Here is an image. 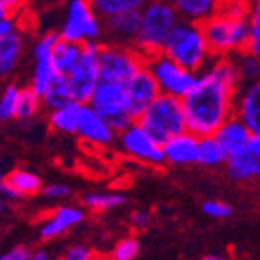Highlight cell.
Wrapping results in <instances>:
<instances>
[{
	"label": "cell",
	"mask_w": 260,
	"mask_h": 260,
	"mask_svg": "<svg viewBox=\"0 0 260 260\" xmlns=\"http://www.w3.org/2000/svg\"><path fill=\"white\" fill-rule=\"evenodd\" d=\"M60 39L75 44L99 42L104 39V24L91 8L89 0H71L62 24Z\"/></svg>",
	"instance_id": "8"
},
{
	"label": "cell",
	"mask_w": 260,
	"mask_h": 260,
	"mask_svg": "<svg viewBox=\"0 0 260 260\" xmlns=\"http://www.w3.org/2000/svg\"><path fill=\"white\" fill-rule=\"evenodd\" d=\"M40 99L35 93L33 87H22L18 93V104H17V118L18 120H31L40 109Z\"/></svg>",
	"instance_id": "31"
},
{
	"label": "cell",
	"mask_w": 260,
	"mask_h": 260,
	"mask_svg": "<svg viewBox=\"0 0 260 260\" xmlns=\"http://www.w3.org/2000/svg\"><path fill=\"white\" fill-rule=\"evenodd\" d=\"M235 64H237V70H239L240 84L247 86V84H253L256 80H260V58L251 53L242 51L239 55H235Z\"/></svg>",
	"instance_id": "29"
},
{
	"label": "cell",
	"mask_w": 260,
	"mask_h": 260,
	"mask_svg": "<svg viewBox=\"0 0 260 260\" xmlns=\"http://www.w3.org/2000/svg\"><path fill=\"white\" fill-rule=\"evenodd\" d=\"M102 42L84 44V51L77 68L68 75L73 100L78 104H89L96 86L100 84L99 51Z\"/></svg>",
	"instance_id": "9"
},
{
	"label": "cell",
	"mask_w": 260,
	"mask_h": 260,
	"mask_svg": "<svg viewBox=\"0 0 260 260\" xmlns=\"http://www.w3.org/2000/svg\"><path fill=\"white\" fill-rule=\"evenodd\" d=\"M89 4L100 17V20H106V18L120 13L142 11L144 6L148 4V0H89Z\"/></svg>",
	"instance_id": "25"
},
{
	"label": "cell",
	"mask_w": 260,
	"mask_h": 260,
	"mask_svg": "<svg viewBox=\"0 0 260 260\" xmlns=\"http://www.w3.org/2000/svg\"><path fill=\"white\" fill-rule=\"evenodd\" d=\"M84 51V44L68 42L64 39H58V42L53 48V56H55V64L58 68V73L70 75L77 68L80 56Z\"/></svg>",
	"instance_id": "24"
},
{
	"label": "cell",
	"mask_w": 260,
	"mask_h": 260,
	"mask_svg": "<svg viewBox=\"0 0 260 260\" xmlns=\"http://www.w3.org/2000/svg\"><path fill=\"white\" fill-rule=\"evenodd\" d=\"M118 146L127 156L142 164L155 166V168L166 164L162 144L148 129H144L137 120L118 133Z\"/></svg>",
	"instance_id": "11"
},
{
	"label": "cell",
	"mask_w": 260,
	"mask_h": 260,
	"mask_svg": "<svg viewBox=\"0 0 260 260\" xmlns=\"http://www.w3.org/2000/svg\"><path fill=\"white\" fill-rule=\"evenodd\" d=\"M199 148L200 139L197 135L189 133V131L177 135V137L162 144L166 162L173 166L199 164Z\"/></svg>",
	"instance_id": "16"
},
{
	"label": "cell",
	"mask_w": 260,
	"mask_h": 260,
	"mask_svg": "<svg viewBox=\"0 0 260 260\" xmlns=\"http://www.w3.org/2000/svg\"><path fill=\"white\" fill-rule=\"evenodd\" d=\"M31 253L29 249H26V247H15V249H11V251L4 253V255H0V260H29Z\"/></svg>",
	"instance_id": "39"
},
{
	"label": "cell",
	"mask_w": 260,
	"mask_h": 260,
	"mask_svg": "<svg viewBox=\"0 0 260 260\" xmlns=\"http://www.w3.org/2000/svg\"><path fill=\"white\" fill-rule=\"evenodd\" d=\"M242 84L233 56H213L197 75V82L182 99L187 131L199 139L213 137L231 117Z\"/></svg>",
	"instance_id": "1"
},
{
	"label": "cell",
	"mask_w": 260,
	"mask_h": 260,
	"mask_svg": "<svg viewBox=\"0 0 260 260\" xmlns=\"http://www.w3.org/2000/svg\"><path fill=\"white\" fill-rule=\"evenodd\" d=\"M0 193L4 197H8V199H11V200H17V199H22V195L18 193L17 189H15L11 184L8 182V180H4V182H0Z\"/></svg>",
	"instance_id": "42"
},
{
	"label": "cell",
	"mask_w": 260,
	"mask_h": 260,
	"mask_svg": "<svg viewBox=\"0 0 260 260\" xmlns=\"http://www.w3.org/2000/svg\"><path fill=\"white\" fill-rule=\"evenodd\" d=\"M29 260H51V256H49L48 251H42V249H40V251L31 253Z\"/></svg>",
	"instance_id": "43"
},
{
	"label": "cell",
	"mask_w": 260,
	"mask_h": 260,
	"mask_svg": "<svg viewBox=\"0 0 260 260\" xmlns=\"http://www.w3.org/2000/svg\"><path fill=\"white\" fill-rule=\"evenodd\" d=\"M246 51L260 58V0L249 2V39Z\"/></svg>",
	"instance_id": "32"
},
{
	"label": "cell",
	"mask_w": 260,
	"mask_h": 260,
	"mask_svg": "<svg viewBox=\"0 0 260 260\" xmlns=\"http://www.w3.org/2000/svg\"><path fill=\"white\" fill-rule=\"evenodd\" d=\"M89 106L108 122L115 133H120L135 122L131 117L129 95H127L126 84L100 80Z\"/></svg>",
	"instance_id": "7"
},
{
	"label": "cell",
	"mask_w": 260,
	"mask_h": 260,
	"mask_svg": "<svg viewBox=\"0 0 260 260\" xmlns=\"http://www.w3.org/2000/svg\"><path fill=\"white\" fill-rule=\"evenodd\" d=\"M0 209H2V200H0Z\"/></svg>",
	"instance_id": "48"
},
{
	"label": "cell",
	"mask_w": 260,
	"mask_h": 260,
	"mask_svg": "<svg viewBox=\"0 0 260 260\" xmlns=\"http://www.w3.org/2000/svg\"><path fill=\"white\" fill-rule=\"evenodd\" d=\"M60 39V33L49 31L35 46V73L31 80V87L35 89L37 95L42 99L44 93L48 91L49 86L58 77V68L55 64V56H53V48Z\"/></svg>",
	"instance_id": "12"
},
{
	"label": "cell",
	"mask_w": 260,
	"mask_h": 260,
	"mask_svg": "<svg viewBox=\"0 0 260 260\" xmlns=\"http://www.w3.org/2000/svg\"><path fill=\"white\" fill-rule=\"evenodd\" d=\"M249 148H251L253 151L260 153V135H253L251 142H249Z\"/></svg>",
	"instance_id": "44"
},
{
	"label": "cell",
	"mask_w": 260,
	"mask_h": 260,
	"mask_svg": "<svg viewBox=\"0 0 260 260\" xmlns=\"http://www.w3.org/2000/svg\"><path fill=\"white\" fill-rule=\"evenodd\" d=\"M129 222L137 231H144L146 228H149L153 222V217L149 211H144V209H139V211L131 213Z\"/></svg>",
	"instance_id": "37"
},
{
	"label": "cell",
	"mask_w": 260,
	"mask_h": 260,
	"mask_svg": "<svg viewBox=\"0 0 260 260\" xmlns=\"http://www.w3.org/2000/svg\"><path fill=\"white\" fill-rule=\"evenodd\" d=\"M77 135L84 142L93 144V146H109L115 140L117 133L91 106L84 104L82 111H80V118H78Z\"/></svg>",
	"instance_id": "14"
},
{
	"label": "cell",
	"mask_w": 260,
	"mask_h": 260,
	"mask_svg": "<svg viewBox=\"0 0 260 260\" xmlns=\"http://www.w3.org/2000/svg\"><path fill=\"white\" fill-rule=\"evenodd\" d=\"M4 180H6V175L2 173V171H0V182H4Z\"/></svg>",
	"instance_id": "47"
},
{
	"label": "cell",
	"mask_w": 260,
	"mask_h": 260,
	"mask_svg": "<svg viewBox=\"0 0 260 260\" xmlns=\"http://www.w3.org/2000/svg\"><path fill=\"white\" fill-rule=\"evenodd\" d=\"M148 66V58L133 46L102 42L99 51V68L102 82L127 84L142 68Z\"/></svg>",
	"instance_id": "6"
},
{
	"label": "cell",
	"mask_w": 260,
	"mask_h": 260,
	"mask_svg": "<svg viewBox=\"0 0 260 260\" xmlns=\"http://www.w3.org/2000/svg\"><path fill=\"white\" fill-rule=\"evenodd\" d=\"M73 102V95H71V87L70 80H68V75H58V77L53 80V84L49 86V89L44 93L42 96V104L46 109L53 111V109H58L62 106Z\"/></svg>",
	"instance_id": "26"
},
{
	"label": "cell",
	"mask_w": 260,
	"mask_h": 260,
	"mask_svg": "<svg viewBox=\"0 0 260 260\" xmlns=\"http://www.w3.org/2000/svg\"><path fill=\"white\" fill-rule=\"evenodd\" d=\"M126 86H127V95H129L131 117H133V120H139L142 117V113L151 106V102L162 91L148 66L142 68Z\"/></svg>",
	"instance_id": "13"
},
{
	"label": "cell",
	"mask_w": 260,
	"mask_h": 260,
	"mask_svg": "<svg viewBox=\"0 0 260 260\" xmlns=\"http://www.w3.org/2000/svg\"><path fill=\"white\" fill-rule=\"evenodd\" d=\"M180 20L204 24L218 11L220 0H171Z\"/></svg>",
	"instance_id": "21"
},
{
	"label": "cell",
	"mask_w": 260,
	"mask_h": 260,
	"mask_svg": "<svg viewBox=\"0 0 260 260\" xmlns=\"http://www.w3.org/2000/svg\"><path fill=\"white\" fill-rule=\"evenodd\" d=\"M82 202L89 209L100 213L126 204V195L124 193H89L84 197Z\"/></svg>",
	"instance_id": "30"
},
{
	"label": "cell",
	"mask_w": 260,
	"mask_h": 260,
	"mask_svg": "<svg viewBox=\"0 0 260 260\" xmlns=\"http://www.w3.org/2000/svg\"><path fill=\"white\" fill-rule=\"evenodd\" d=\"M251 137H253L251 129H249L237 115L231 117L230 120L225 122L224 126L215 133V139H217L218 144L224 148L228 156L244 151V149L249 146V142H251Z\"/></svg>",
	"instance_id": "18"
},
{
	"label": "cell",
	"mask_w": 260,
	"mask_h": 260,
	"mask_svg": "<svg viewBox=\"0 0 260 260\" xmlns=\"http://www.w3.org/2000/svg\"><path fill=\"white\" fill-rule=\"evenodd\" d=\"M84 104H78V102H70V104L62 106L58 109H53L49 111L48 122L51 126L53 131H58V133L66 135H73L78 129V118H80V111H82Z\"/></svg>",
	"instance_id": "23"
},
{
	"label": "cell",
	"mask_w": 260,
	"mask_h": 260,
	"mask_svg": "<svg viewBox=\"0 0 260 260\" xmlns=\"http://www.w3.org/2000/svg\"><path fill=\"white\" fill-rule=\"evenodd\" d=\"M84 220V211L75 208V206H62L46 218L40 225V239L42 240H53L56 237L64 235L68 230L75 228L77 224Z\"/></svg>",
	"instance_id": "19"
},
{
	"label": "cell",
	"mask_w": 260,
	"mask_h": 260,
	"mask_svg": "<svg viewBox=\"0 0 260 260\" xmlns=\"http://www.w3.org/2000/svg\"><path fill=\"white\" fill-rule=\"evenodd\" d=\"M6 180H8L15 189L20 193L22 197H31L37 195L44 189L42 180H40L39 175L31 173L27 169H13L6 175Z\"/></svg>",
	"instance_id": "27"
},
{
	"label": "cell",
	"mask_w": 260,
	"mask_h": 260,
	"mask_svg": "<svg viewBox=\"0 0 260 260\" xmlns=\"http://www.w3.org/2000/svg\"><path fill=\"white\" fill-rule=\"evenodd\" d=\"M20 87L17 84L6 86L4 93L0 95V122H8L11 118H17V104Z\"/></svg>",
	"instance_id": "33"
},
{
	"label": "cell",
	"mask_w": 260,
	"mask_h": 260,
	"mask_svg": "<svg viewBox=\"0 0 260 260\" xmlns=\"http://www.w3.org/2000/svg\"><path fill=\"white\" fill-rule=\"evenodd\" d=\"M213 56H235L246 51L249 39V2L220 0L218 11L202 24Z\"/></svg>",
	"instance_id": "2"
},
{
	"label": "cell",
	"mask_w": 260,
	"mask_h": 260,
	"mask_svg": "<svg viewBox=\"0 0 260 260\" xmlns=\"http://www.w3.org/2000/svg\"><path fill=\"white\" fill-rule=\"evenodd\" d=\"M177 9L164 0H151L140 11V29L135 39L133 48L146 58L160 55L166 40L173 27L178 24Z\"/></svg>",
	"instance_id": "4"
},
{
	"label": "cell",
	"mask_w": 260,
	"mask_h": 260,
	"mask_svg": "<svg viewBox=\"0 0 260 260\" xmlns=\"http://www.w3.org/2000/svg\"><path fill=\"white\" fill-rule=\"evenodd\" d=\"M71 187L64 186V184H51V186H46L42 189V193L48 199H66V197L71 195Z\"/></svg>",
	"instance_id": "38"
},
{
	"label": "cell",
	"mask_w": 260,
	"mask_h": 260,
	"mask_svg": "<svg viewBox=\"0 0 260 260\" xmlns=\"http://www.w3.org/2000/svg\"><path fill=\"white\" fill-rule=\"evenodd\" d=\"M0 2H2L6 8H8V11L11 13V17H13V15H18L22 9L26 8L24 0H0Z\"/></svg>",
	"instance_id": "41"
},
{
	"label": "cell",
	"mask_w": 260,
	"mask_h": 260,
	"mask_svg": "<svg viewBox=\"0 0 260 260\" xmlns=\"http://www.w3.org/2000/svg\"><path fill=\"white\" fill-rule=\"evenodd\" d=\"M148 68L158 82L160 91L166 95L177 96L182 100L193 89L197 82V73H191L186 68L171 60L164 53L148 58Z\"/></svg>",
	"instance_id": "10"
},
{
	"label": "cell",
	"mask_w": 260,
	"mask_h": 260,
	"mask_svg": "<svg viewBox=\"0 0 260 260\" xmlns=\"http://www.w3.org/2000/svg\"><path fill=\"white\" fill-rule=\"evenodd\" d=\"M60 260H99V255L86 246H73L62 255Z\"/></svg>",
	"instance_id": "36"
},
{
	"label": "cell",
	"mask_w": 260,
	"mask_h": 260,
	"mask_svg": "<svg viewBox=\"0 0 260 260\" xmlns=\"http://www.w3.org/2000/svg\"><path fill=\"white\" fill-rule=\"evenodd\" d=\"M8 17H11V13H9L8 8H6L2 2H0V20H4V18H8Z\"/></svg>",
	"instance_id": "45"
},
{
	"label": "cell",
	"mask_w": 260,
	"mask_h": 260,
	"mask_svg": "<svg viewBox=\"0 0 260 260\" xmlns=\"http://www.w3.org/2000/svg\"><path fill=\"white\" fill-rule=\"evenodd\" d=\"M228 160V153L224 151L218 140L213 137H204L200 139V148H199V164L208 166V168H215V166H222Z\"/></svg>",
	"instance_id": "28"
},
{
	"label": "cell",
	"mask_w": 260,
	"mask_h": 260,
	"mask_svg": "<svg viewBox=\"0 0 260 260\" xmlns=\"http://www.w3.org/2000/svg\"><path fill=\"white\" fill-rule=\"evenodd\" d=\"M24 51V39L18 31L0 39V78L8 77L17 68Z\"/></svg>",
	"instance_id": "22"
},
{
	"label": "cell",
	"mask_w": 260,
	"mask_h": 260,
	"mask_svg": "<svg viewBox=\"0 0 260 260\" xmlns=\"http://www.w3.org/2000/svg\"><path fill=\"white\" fill-rule=\"evenodd\" d=\"M202 260H231V258H228V256H217V255H208V256H204Z\"/></svg>",
	"instance_id": "46"
},
{
	"label": "cell",
	"mask_w": 260,
	"mask_h": 260,
	"mask_svg": "<svg viewBox=\"0 0 260 260\" xmlns=\"http://www.w3.org/2000/svg\"><path fill=\"white\" fill-rule=\"evenodd\" d=\"M202 211L204 215L211 218H228L233 213V208L230 204H225V202H220V200H206L204 204H202Z\"/></svg>",
	"instance_id": "35"
},
{
	"label": "cell",
	"mask_w": 260,
	"mask_h": 260,
	"mask_svg": "<svg viewBox=\"0 0 260 260\" xmlns=\"http://www.w3.org/2000/svg\"><path fill=\"white\" fill-rule=\"evenodd\" d=\"M140 251V244L135 237H126L117 242L113 247L111 255L108 256L109 260H135Z\"/></svg>",
	"instance_id": "34"
},
{
	"label": "cell",
	"mask_w": 260,
	"mask_h": 260,
	"mask_svg": "<svg viewBox=\"0 0 260 260\" xmlns=\"http://www.w3.org/2000/svg\"><path fill=\"white\" fill-rule=\"evenodd\" d=\"M162 53L191 73H200L213 60L202 24L187 20H178L169 33Z\"/></svg>",
	"instance_id": "3"
},
{
	"label": "cell",
	"mask_w": 260,
	"mask_h": 260,
	"mask_svg": "<svg viewBox=\"0 0 260 260\" xmlns=\"http://www.w3.org/2000/svg\"><path fill=\"white\" fill-rule=\"evenodd\" d=\"M225 169H228L230 178L239 180V182L260 178V153L253 151V149L247 146L244 151L228 156Z\"/></svg>",
	"instance_id": "20"
},
{
	"label": "cell",
	"mask_w": 260,
	"mask_h": 260,
	"mask_svg": "<svg viewBox=\"0 0 260 260\" xmlns=\"http://www.w3.org/2000/svg\"><path fill=\"white\" fill-rule=\"evenodd\" d=\"M15 31H17V22L13 20V17H8V18H4V20H0V39L11 35Z\"/></svg>",
	"instance_id": "40"
},
{
	"label": "cell",
	"mask_w": 260,
	"mask_h": 260,
	"mask_svg": "<svg viewBox=\"0 0 260 260\" xmlns=\"http://www.w3.org/2000/svg\"><path fill=\"white\" fill-rule=\"evenodd\" d=\"M137 122L144 129H148L160 144L187 131L182 100L166 93L156 96Z\"/></svg>",
	"instance_id": "5"
},
{
	"label": "cell",
	"mask_w": 260,
	"mask_h": 260,
	"mask_svg": "<svg viewBox=\"0 0 260 260\" xmlns=\"http://www.w3.org/2000/svg\"><path fill=\"white\" fill-rule=\"evenodd\" d=\"M235 115L251 129L253 135H260V80L240 87Z\"/></svg>",
	"instance_id": "17"
},
{
	"label": "cell",
	"mask_w": 260,
	"mask_h": 260,
	"mask_svg": "<svg viewBox=\"0 0 260 260\" xmlns=\"http://www.w3.org/2000/svg\"><path fill=\"white\" fill-rule=\"evenodd\" d=\"M102 24H104L106 42L133 46L140 29V11L115 15L102 20Z\"/></svg>",
	"instance_id": "15"
}]
</instances>
